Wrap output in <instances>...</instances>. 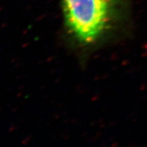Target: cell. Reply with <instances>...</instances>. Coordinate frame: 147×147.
I'll list each match as a JSON object with an SVG mask.
<instances>
[{
  "label": "cell",
  "mask_w": 147,
  "mask_h": 147,
  "mask_svg": "<svg viewBox=\"0 0 147 147\" xmlns=\"http://www.w3.org/2000/svg\"><path fill=\"white\" fill-rule=\"evenodd\" d=\"M122 0H62L65 26L81 45H92L112 28Z\"/></svg>",
  "instance_id": "6da1fadb"
}]
</instances>
